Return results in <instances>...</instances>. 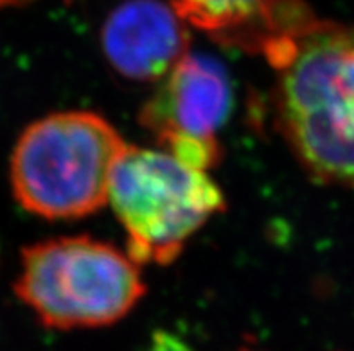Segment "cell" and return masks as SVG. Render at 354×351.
Segmentation results:
<instances>
[{
  "instance_id": "277c9868",
  "label": "cell",
  "mask_w": 354,
  "mask_h": 351,
  "mask_svg": "<svg viewBox=\"0 0 354 351\" xmlns=\"http://www.w3.org/2000/svg\"><path fill=\"white\" fill-rule=\"evenodd\" d=\"M108 203L128 233L126 254L137 265H167L214 214L225 197L207 172L166 151L126 143L113 165Z\"/></svg>"
},
{
  "instance_id": "7a4b0ae2",
  "label": "cell",
  "mask_w": 354,
  "mask_h": 351,
  "mask_svg": "<svg viewBox=\"0 0 354 351\" xmlns=\"http://www.w3.org/2000/svg\"><path fill=\"white\" fill-rule=\"evenodd\" d=\"M126 142L92 112L53 113L27 126L11 156L13 194L38 217L80 219L108 203L113 165Z\"/></svg>"
},
{
  "instance_id": "ba28073f",
  "label": "cell",
  "mask_w": 354,
  "mask_h": 351,
  "mask_svg": "<svg viewBox=\"0 0 354 351\" xmlns=\"http://www.w3.org/2000/svg\"><path fill=\"white\" fill-rule=\"evenodd\" d=\"M144 351H194L193 348L184 343L182 339L176 337L171 332H164V330H157L151 335L148 348Z\"/></svg>"
},
{
  "instance_id": "9c48e42d",
  "label": "cell",
  "mask_w": 354,
  "mask_h": 351,
  "mask_svg": "<svg viewBox=\"0 0 354 351\" xmlns=\"http://www.w3.org/2000/svg\"><path fill=\"white\" fill-rule=\"evenodd\" d=\"M27 0H0V9L9 8V6H22Z\"/></svg>"
},
{
  "instance_id": "52a82bcc",
  "label": "cell",
  "mask_w": 354,
  "mask_h": 351,
  "mask_svg": "<svg viewBox=\"0 0 354 351\" xmlns=\"http://www.w3.org/2000/svg\"><path fill=\"white\" fill-rule=\"evenodd\" d=\"M263 0H173L178 17L207 32H220L245 22Z\"/></svg>"
},
{
  "instance_id": "3957f363",
  "label": "cell",
  "mask_w": 354,
  "mask_h": 351,
  "mask_svg": "<svg viewBox=\"0 0 354 351\" xmlns=\"http://www.w3.org/2000/svg\"><path fill=\"white\" fill-rule=\"evenodd\" d=\"M15 292L45 326L99 328L130 314L146 294L139 265L90 237L27 245Z\"/></svg>"
},
{
  "instance_id": "5b68a950",
  "label": "cell",
  "mask_w": 354,
  "mask_h": 351,
  "mask_svg": "<svg viewBox=\"0 0 354 351\" xmlns=\"http://www.w3.org/2000/svg\"><path fill=\"white\" fill-rule=\"evenodd\" d=\"M232 110V85L220 61L187 52L144 104L139 122L157 142L167 138H216Z\"/></svg>"
},
{
  "instance_id": "6da1fadb",
  "label": "cell",
  "mask_w": 354,
  "mask_h": 351,
  "mask_svg": "<svg viewBox=\"0 0 354 351\" xmlns=\"http://www.w3.org/2000/svg\"><path fill=\"white\" fill-rule=\"evenodd\" d=\"M275 68L277 124L302 167L354 187V27L315 18Z\"/></svg>"
},
{
  "instance_id": "8992f818",
  "label": "cell",
  "mask_w": 354,
  "mask_h": 351,
  "mask_svg": "<svg viewBox=\"0 0 354 351\" xmlns=\"http://www.w3.org/2000/svg\"><path fill=\"white\" fill-rule=\"evenodd\" d=\"M101 45L117 74L133 81L167 76L189 52V31L173 6L126 0L108 14Z\"/></svg>"
}]
</instances>
